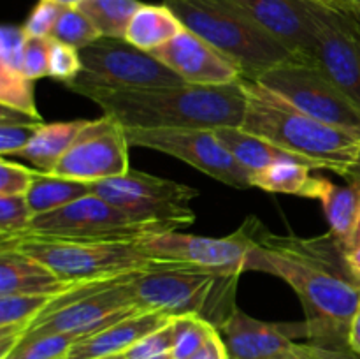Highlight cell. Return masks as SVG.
Listing matches in <instances>:
<instances>
[{
  "label": "cell",
  "mask_w": 360,
  "mask_h": 359,
  "mask_svg": "<svg viewBox=\"0 0 360 359\" xmlns=\"http://www.w3.org/2000/svg\"><path fill=\"white\" fill-rule=\"evenodd\" d=\"M311 199L320 201L330 225V232L340 239L348 252L359 222L360 190L350 183L336 185L330 180L315 176Z\"/></svg>",
  "instance_id": "cell-21"
},
{
  "label": "cell",
  "mask_w": 360,
  "mask_h": 359,
  "mask_svg": "<svg viewBox=\"0 0 360 359\" xmlns=\"http://www.w3.org/2000/svg\"><path fill=\"white\" fill-rule=\"evenodd\" d=\"M105 359H125L123 355H112V358H105Z\"/></svg>",
  "instance_id": "cell-48"
},
{
  "label": "cell",
  "mask_w": 360,
  "mask_h": 359,
  "mask_svg": "<svg viewBox=\"0 0 360 359\" xmlns=\"http://www.w3.org/2000/svg\"><path fill=\"white\" fill-rule=\"evenodd\" d=\"M185 83L224 87L243 80L238 63L188 28L150 51Z\"/></svg>",
  "instance_id": "cell-16"
},
{
  "label": "cell",
  "mask_w": 360,
  "mask_h": 359,
  "mask_svg": "<svg viewBox=\"0 0 360 359\" xmlns=\"http://www.w3.org/2000/svg\"><path fill=\"white\" fill-rule=\"evenodd\" d=\"M132 277L134 273L76 284L48 303L28 324L23 338L49 333L84 338L141 312L129 287Z\"/></svg>",
  "instance_id": "cell-7"
},
{
  "label": "cell",
  "mask_w": 360,
  "mask_h": 359,
  "mask_svg": "<svg viewBox=\"0 0 360 359\" xmlns=\"http://www.w3.org/2000/svg\"><path fill=\"white\" fill-rule=\"evenodd\" d=\"M179 18L165 4H143L130 20L125 41L143 51H153L183 30Z\"/></svg>",
  "instance_id": "cell-23"
},
{
  "label": "cell",
  "mask_w": 360,
  "mask_h": 359,
  "mask_svg": "<svg viewBox=\"0 0 360 359\" xmlns=\"http://www.w3.org/2000/svg\"><path fill=\"white\" fill-rule=\"evenodd\" d=\"M315 63L360 108V13L306 0Z\"/></svg>",
  "instance_id": "cell-13"
},
{
  "label": "cell",
  "mask_w": 360,
  "mask_h": 359,
  "mask_svg": "<svg viewBox=\"0 0 360 359\" xmlns=\"http://www.w3.org/2000/svg\"><path fill=\"white\" fill-rule=\"evenodd\" d=\"M302 359H360L359 352L352 347L345 348H326L313 344H295Z\"/></svg>",
  "instance_id": "cell-40"
},
{
  "label": "cell",
  "mask_w": 360,
  "mask_h": 359,
  "mask_svg": "<svg viewBox=\"0 0 360 359\" xmlns=\"http://www.w3.org/2000/svg\"><path fill=\"white\" fill-rule=\"evenodd\" d=\"M164 4L183 27L234 60L243 80L255 81L266 70L295 60L232 0H165Z\"/></svg>",
  "instance_id": "cell-5"
},
{
  "label": "cell",
  "mask_w": 360,
  "mask_h": 359,
  "mask_svg": "<svg viewBox=\"0 0 360 359\" xmlns=\"http://www.w3.org/2000/svg\"><path fill=\"white\" fill-rule=\"evenodd\" d=\"M130 146L151 148L186 162L204 175L234 189H250L252 175L217 139L213 129H130L125 127Z\"/></svg>",
  "instance_id": "cell-12"
},
{
  "label": "cell",
  "mask_w": 360,
  "mask_h": 359,
  "mask_svg": "<svg viewBox=\"0 0 360 359\" xmlns=\"http://www.w3.org/2000/svg\"><path fill=\"white\" fill-rule=\"evenodd\" d=\"M91 194L102 197L141 222H157L172 231L188 227L195 220L190 203L199 196L193 187L174 180L134 171L91 183Z\"/></svg>",
  "instance_id": "cell-8"
},
{
  "label": "cell",
  "mask_w": 360,
  "mask_h": 359,
  "mask_svg": "<svg viewBox=\"0 0 360 359\" xmlns=\"http://www.w3.org/2000/svg\"><path fill=\"white\" fill-rule=\"evenodd\" d=\"M157 359H172V355L169 354V355H162V358H157Z\"/></svg>",
  "instance_id": "cell-49"
},
{
  "label": "cell",
  "mask_w": 360,
  "mask_h": 359,
  "mask_svg": "<svg viewBox=\"0 0 360 359\" xmlns=\"http://www.w3.org/2000/svg\"><path fill=\"white\" fill-rule=\"evenodd\" d=\"M229 359H236V358H232V355H231V354H229Z\"/></svg>",
  "instance_id": "cell-51"
},
{
  "label": "cell",
  "mask_w": 360,
  "mask_h": 359,
  "mask_svg": "<svg viewBox=\"0 0 360 359\" xmlns=\"http://www.w3.org/2000/svg\"><path fill=\"white\" fill-rule=\"evenodd\" d=\"M42 123H0V153L20 155Z\"/></svg>",
  "instance_id": "cell-39"
},
{
  "label": "cell",
  "mask_w": 360,
  "mask_h": 359,
  "mask_svg": "<svg viewBox=\"0 0 360 359\" xmlns=\"http://www.w3.org/2000/svg\"><path fill=\"white\" fill-rule=\"evenodd\" d=\"M229 354L236 359H269L288 351L297 338H308L306 322H264L236 306L220 326Z\"/></svg>",
  "instance_id": "cell-18"
},
{
  "label": "cell",
  "mask_w": 360,
  "mask_h": 359,
  "mask_svg": "<svg viewBox=\"0 0 360 359\" xmlns=\"http://www.w3.org/2000/svg\"><path fill=\"white\" fill-rule=\"evenodd\" d=\"M0 106H7L35 118H42L35 106L34 81L23 73H14L4 67H0Z\"/></svg>",
  "instance_id": "cell-31"
},
{
  "label": "cell",
  "mask_w": 360,
  "mask_h": 359,
  "mask_svg": "<svg viewBox=\"0 0 360 359\" xmlns=\"http://www.w3.org/2000/svg\"><path fill=\"white\" fill-rule=\"evenodd\" d=\"M104 115L130 129H217L241 125L246 111L243 80L224 87L178 84L158 88L77 87Z\"/></svg>",
  "instance_id": "cell-2"
},
{
  "label": "cell",
  "mask_w": 360,
  "mask_h": 359,
  "mask_svg": "<svg viewBox=\"0 0 360 359\" xmlns=\"http://www.w3.org/2000/svg\"><path fill=\"white\" fill-rule=\"evenodd\" d=\"M174 347V319L167 326L148 334L123 354L125 359H157L172 354Z\"/></svg>",
  "instance_id": "cell-34"
},
{
  "label": "cell",
  "mask_w": 360,
  "mask_h": 359,
  "mask_svg": "<svg viewBox=\"0 0 360 359\" xmlns=\"http://www.w3.org/2000/svg\"><path fill=\"white\" fill-rule=\"evenodd\" d=\"M28 35L20 25H4L0 28V67L23 73L25 48Z\"/></svg>",
  "instance_id": "cell-32"
},
{
  "label": "cell",
  "mask_w": 360,
  "mask_h": 359,
  "mask_svg": "<svg viewBox=\"0 0 360 359\" xmlns=\"http://www.w3.org/2000/svg\"><path fill=\"white\" fill-rule=\"evenodd\" d=\"M88 120H74V122L42 123L35 136L27 144L20 157L27 158L35 169L41 172H51L60 158L67 153Z\"/></svg>",
  "instance_id": "cell-22"
},
{
  "label": "cell",
  "mask_w": 360,
  "mask_h": 359,
  "mask_svg": "<svg viewBox=\"0 0 360 359\" xmlns=\"http://www.w3.org/2000/svg\"><path fill=\"white\" fill-rule=\"evenodd\" d=\"M309 171L311 168L306 162L292 155H285L271 162L262 171L253 172L252 187L273 194L311 197L315 176H311Z\"/></svg>",
  "instance_id": "cell-24"
},
{
  "label": "cell",
  "mask_w": 360,
  "mask_h": 359,
  "mask_svg": "<svg viewBox=\"0 0 360 359\" xmlns=\"http://www.w3.org/2000/svg\"><path fill=\"white\" fill-rule=\"evenodd\" d=\"M297 62L315 63V39L306 0H232Z\"/></svg>",
  "instance_id": "cell-17"
},
{
  "label": "cell",
  "mask_w": 360,
  "mask_h": 359,
  "mask_svg": "<svg viewBox=\"0 0 360 359\" xmlns=\"http://www.w3.org/2000/svg\"><path fill=\"white\" fill-rule=\"evenodd\" d=\"M192 359H229V351L225 347L224 338H221L220 331L217 327L211 331L210 338L204 344V347Z\"/></svg>",
  "instance_id": "cell-41"
},
{
  "label": "cell",
  "mask_w": 360,
  "mask_h": 359,
  "mask_svg": "<svg viewBox=\"0 0 360 359\" xmlns=\"http://www.w3.org/2000/svg\"><path fill=\"white\" fill-rule=\"evenodd\" d=\"M32 218L27 196H0V234L27 231Z\"/></svg>",
  "instance_id": "cell-35"
},
{
  "label": "cell",
  "mask_w": 360,
  "mask_h": 359,
  "mask_svg": "<svg viewBox=\"0 0 360 359\" xmlns=\"http://www.w3.org/2000/svg\"><path fill=\"white\" fill-rule=\"evenodd\" d=\"M144 256L157 263L188 264V266L217 267L245 273L246 256L250 252V238L245 225L225 238L185 234L179 231H165L137 239Z\"/></svg>",
  "instance_id": "cell-15"
},
{
  "label": "cell",
  "mask_w": 360,
  "mask_h": 359,
  "mask_svg": "<svg viewBox=\"0 0 360 359\" xmlns=\"http://www.w3.org/2000/svg\"><path fill=\"white\" fill-rule=\"evenodd\" d=\"M79 53L83 69L76 80L65 84L69 90L77 87L158 88L185 84L165 63L125 39L102 37Z\"/></svg>",
  "instance_id": "cell-11"
},
{
  "label": "cell",
  "mask_w": 360,
  "mask_h": 359,
  "mask_svg": "<svg viewBox=\"0 0 360 359\" xmlns=\"http://www.w3.org/2000/svg\"><path fill=\"white\" fill-rule=\"evenodd\" d=\"M350 347L354 348L355 352L360 354V310L355 315L354 322H352V329H350V340H348Z\"/></svg>",
  "instance_id": "cell-44"
},
{
  "label": "cell",
  "mask_w": 360,
  "mask_h": 359,
  "mask_svg": "<svg viewBox=\"0 0 360 359\" xmlns=\"http://www.w3.org/2000/svg\"><path fill=\"white\" fill-rule=\"evenodd\" d=\"M27 231L35 234L83 241H132L172 231L157 222H141L95 194L67 206L32 218Z\"/></svg>",
  "instance_id": "cell-10"
},
{
  "label": "cell",
  "mask_w": 360,
  "mask_h": 359,
  "mask_svg": "<svg viewBox=\"0 0 360 359\" xmlns=\"http://www.w3.org/2000/svg\"><path fill=\"white\" fill-rule=\"evenodd\" d=\"M77 340L81 338L65 333L25 336L4 359H65L67 352Z\"/></svg>",
  "instance_id": "cell-29"
},
{
  "label": "cell",
  "mask_w": 360,
  "mask_h": 359,
  "mask_svg": "<svg viewBox=\"0 0 360 359\" xmlns=\"http://www.w3.org/2000/svg\"><path fill=\"white\" fill-rule=\"evenodd\" d=\"M172 319L174 317L158 312H137L112 326L77 340L67 352L65 359H105L123 355L137 341L167 326Z\"/></svg>",
  "instance_id": "cell-19"
},
{
  "label": "cell",
  "mask_w": 360,
  "mask_h": 359,
  "mask_svg": "<svg viewBox=\"0 0 360 359\" xmlns=\"http://www.w3.org/2000/svg\"><path fill=\"white\" fill-rule=\"evenodd\" d=\"M214 326L199 315L174 317L172 359H192L210 338Z\"/></svg>",
  "instance_id": "cell-30"
},
{
  "label": "cell",
  "mask_w": 360,
  "mask_h": 359,
  "mask_svg": "<svg viewBox=\"0 0 360 359\" xmlns=\"http://www.w3.org/2000/svg\"><path fill=\"white\" fill-rule=\"evenodd\" d=\"M141 6L139 0H83L76 7L90 18L102 37L125 39L130 20Z\"/></svg>",
  "instance_id": "cell-27"
},
{
  "label": "cell",
  "mask_w": 360,
  "mask_h": 359,
  "mask_svg": "<svg viewBox=\"0 0 360 359\" xmlns=\"http://www.w3.org/2000/svg\"><path fill=\"white\" fill-rule=\"evenodd\" d=\"M214 136L229 150V153L250 172H259L276 158L285 157V151L276 148L274 144L253 136L252 132L243 129L241 125H225L217 127ZM294 157V155H292ZM301 160V158H299Z\"/></svg>",
  "instance_id": "cell-25"
},
{
  "label": "cell",
  "mask_w": 360,
  "mask_h": 359,
  "mask_svg": "<svg viewBox=\"0 0 360 359\" xmlns=\"http://www.w3.org/2000/svg\"><path fill=\"white\" fill-rule=\"evenodd\" d=\"M355 2H357V7H359V11H360V0H355Z\"/></svg>",
  "instance_id": "cell-50"
},
{
  "label": "cell",
  "mask_w": 360,
  "mask_h": 359,
  "mask_svg": "<svg viewBox=\"0 0 360 359\" xmlns=\"http://www.w3.org/2000/svg\"><path fill=\"white\" fill-rule=\"evenodd\" d=\"M129 148L125 127L112 116L102 115L88 120L51 175L88 183L122 176L130 171Z\"/></svg>",
  "instance_id": "cell-14"
},
{
  "label": "cell",
  "mask_w": 360,
  "mask_h": 359,
  "mask_svg": "<svg viewBox=\"0 0 360 359\" xmlns=\"http://www.w3.org/2000/svg\"><path fill=\"white\" fill-rule=\"evenodd\" d=\"M63 7L65 6L56 0H39L21 27L25 28L28 37H51Z\"/></svg>",
  "instance_id": "cell-36"
},
{
  "label": "cell",
  "mask_w": 360,
  "mask_h": 359,
  "mask_svg": "<svg viewBox=\"0 0 360 359\" xmlns=\"http://www.w3.org/2000/svg\"><path fill=\"white\" fill-rule=\"evenodd\" d=\"M35 175H37V169H28L16 162L2 158L0 162V196H27Z\"/></svg>",
  "instance_id": "cell-37"
},
{
  "label": "cell",
  "mask_w": 360,
  "mask_h": 359,
  "mask_svg": "<svg viewBox=\"0 0 360 359\" xmlns=\"http://www.w3.org/2000/svg\"><path fill=\"white\" fill-rule=\"evenodd\" d=\"M348 183L354 187H357L360 190V165L359 168H355L354 171L350 172V176H348ZM360 245V213H359V222H357V227H355V232H354V238H352V243H350V250L355 248V246Z\"/></svg>",
  "instance_id": "cell-42"
},
{
  "label": "cell",
  "mask_w": 360,
  "mask_h": 359,
  "mask_svg": "<svg viewBox=\"0 0 360 359\" xmlns=\"http://www.w3.org/2000/svg\"><path fill=\"white\" fill-rule=\"evenodd\" d=\"M316 2H322L326 6L334 7V9L340 11H350V13H360L357 2L355 0H316Z\"/></svg>",
  "instance_id": "cell-43"
},
{
  "label": "cell",
  "mask_w": 360,
  "mask_h": 359,
  "mask_svg": "<svg viewBox=\"0 0 360 359\" xmlns=\"http://www.w3.org/2000/svg\"><path fill=\"white\" fill-rule=\"evenodd\" d=\"M347 259H348V264H350L352 273H354L355 278L360 282V245L355 246V248L348 250Z\"/></svg>",
  "instance_id": "cell-45"
},
{
  "label": "cell",
  "mask_w": 360,
  "mask_h": 359,
  "mask_svg": "<svg viewBox=\"0 0 360 359\" xmlns=\"http://www.w3.org/2000/svg\"><path fill=\"white\" fill-rule=\"evenodd\" d=\"M246 111L241 127L311 169H330L348 178L360 160V134L320 122L267 90L243 80Z\"/></svg>",
  "instance_id": "cell-3"
},
{
  "label": "cell",
  "mask_w": 360,
  "mask_h": 359,
  "mask_svg": "<svg viewBox=\"0 0 360 359\" xmlns=\"http://www.w3.org/2000/svg\"><path fill=\"white\" fill-rule=\"evenodd\" d=\"M83 63H81L79 49L69 44L51 39L49 49V76L60 83H69L79 76Z\"/></svg>",
  "instance_id": "cell-33"
},
{
  "label": "cell",
  "mask_w": 360,
  "mask_h": 359,
  "mask_svg": "<svg viewBox=\"0 0 360 359\" xmlns=\"http://www.w3.org/2000/svg\"><path fill=\"white\" fill-rule=\"evenodd\" d=\"M49 49L51 37H28L23 58L25 76L32 81L49 76Z\"/></svg>",
  "instance_id": "cell-38"
},
{
  "label": "cell",
  "mask_w": 360,
  "mask_h": 359,
  "mask_svg": "<svg viewBox=\"0 0 360 359\" xmlns=\"http://www.w3.org/2000/svg\"><path fill=\"white\" fill-rule=\"evenodd\" d=\"M51 39L83 49L102 39V34L83 11L76 6H65L53 28Z\"/></svg>",
  "instance_id": "cell-28"
},
{
  "label": "cell",
  "mask_w": 360,
  "mask_h": 359,
  "mask_svg": "<svg viewBox=\"0 0 360 359\" xmlns=\"http://www.w3.org/2000/svg\"><path fill=\"white\" fill-rule=\"evenodd\" d=\"M243 225L250 238L245 271L274 275L294 289L304 310L308 344L350 347L352 322L360 310V282L340 239L330 231L313 238L274 234L255 217Z\"/></svg>",
  "instance_id": "cell-1"
},
{
  "label": "cell",
  "mask_w": 360,
  "mask_h": 359,
  "mask_svg": "<svg viewBox=\"0 0 360 359\" xmlns=\"http://www.w3.org/2000/svg\"><path fill=\"white\" fill-rule=\"evenodd\" d=\"M0 250H18L34 257L62 280L81 282L125 277L151 266L132 241H83L35 234L30 231L0 234Z\"/></svg>",
  "instance_id": "cell-6"
},
{
  "label": "cell",
  "mask_w": 360,
  "mask_h": 359,
  "mask_svg": "<svg viewBox=\"0 0 360 359\" xmlns=\"http://www.w3.org/2000/svg\"><path fill=\"white\" fill-rule=\"evenodd\" d=\"M76 284L62 280L49 267L18 250H0V296H58Z\"/></svg>",
  "instance_id": "cell-20"
},
{
  "label": "cell",
  "mask_w": 360,
  "mask_h": 359,
  "mask_svg": "<svg viewBox=\"0 0 360 359\" xmlns=\"http://www.w3.org/2000/svg\"><path fill=\"white\" fill-rule=\"evenodd\" d=\"M56 2L63 4V6H79L83 0H56Z\"/></svg>",
  "instance_id": "cell-47"
},
{
  "label": "cell",
  "mask_w": 360,
  "mask_h": 359,
  "mask_svg": "<svg viewBox=\"0 0 360 359\" xmlns=\"http://www.w3.org/2000/svg\"><path fill=\"white\" fill-rule=\"evenodd\" d=\"M257 83L320 122L360 134V108L316 63L290 60L266 70Z\"/></svg>",
  "instance_id": "cell-9"
},
{
  "label": "cell",
  "mask_w": 360,
  "mask_h": 359,
  "mask_svg": "<svg viewBox=\"0 0 360 359\" xmlns=\"http://www.w3.org/2000/svg\"><path fill=\"white\" fill-rule=\"evenodd\" d=\"M295 344H297V341H294V344H292V347L288 348V351L281 352V354L274 355V358H269V359H302V355L299 354V351H297V347H295Z\"/></svg>",
  "instance_id": "cell-46"
},
{
  "label": "cell",
  "mask_w": 360,
  "mask_h": 359,
  "mask_svg": "<svg viewBox=\"0 0 360 359\" xmlns=\"http://www.w3.org/2000/svg\"><path fill=\"white\" fill-rule=\"evenodd\" d=\"M239 271L157 263L134 273L130 292L141 312L169 317L199 315L220 329L236 308Z\"/></svg>",
  "instance_id": "cell-4"
},
{
  "label": "cell",
  "mask_w": 360,
  "mask_h": 359,
  "mask_svg": "<svg viewBox=\"0 0 360 359\" xmlns=\"http://www.w3.org/2000/svg\"><path fill=\"white\" fill-rule=\"evenodd\" d=\"M88 194H91V183L37 171L34 183L27 192V199L32 213L37 217L67 206Z\"/></svg>",
  "instance_id": "cell-26"
}]
</instances>
